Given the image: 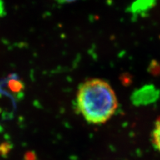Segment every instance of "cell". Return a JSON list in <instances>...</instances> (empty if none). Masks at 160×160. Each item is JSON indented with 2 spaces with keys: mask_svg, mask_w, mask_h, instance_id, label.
<instances>
[{
  "mask_svg": "<svg viewBox=\"0 0 160 160\" xmlns=\"http://www.w3.org/2000/svg\"><path fill=\"white\" fill-rule=\"evenodd\" d=\"M77 106L88 122L101 124L113 116L118 102L113 89L107 82L91 79L80 86L77 93Z\"/></svg>",
  "mask_w": 160,
  "mask_h": 160,
  "instance_id": "cell-1",
  "label": "cell"
},
{
  "mask_svg": "<svg viewBox=\"0 0 160 160\" xmlns=\"http://www.w3.org/2000/svg\"><path fill=\"white\" fill-rule=\"evenodd\" d=\"M159 97V90L154 86L149 85L134 93L133 102L136 105H147L156 102Z\"/></svg>",
  "mask_w": 160,
  "mask_h": 160,
  "instance_id": "cell-2",
  "label": "cell"
},
{
  "mask_svg": "<svg viewBox=\"0 0 160 160\" xmlns=\"http://www.w3.org/2000/svg\"><path fill=\"white\" fill-rule=\"evenodd\" d=\"M156 2L154 1H139L136 2L132 6L131 11L132 13L137 14H143L152 9Z\"/></svg>",
  "mask_w": 160,
  "mask_h": 160,
  "instance_id": "cell-3",
  "label": "cell"
},
{
  "mask_svg": "<svg viewBox=\"0 0 160 160\" xmlns=\"http://www.w3.org/2000/svg\"><path fill=\"white\" fill-rule=\"evenodd\" d=\"M152 142L158 151L160 152V118H159L155 125L152 133Z\"/></svg>",
  "mask_w": 160,
  "mask_h": 160,
  "instance_id": "cell-4",
  "label": "cell"
}]
</instances>
